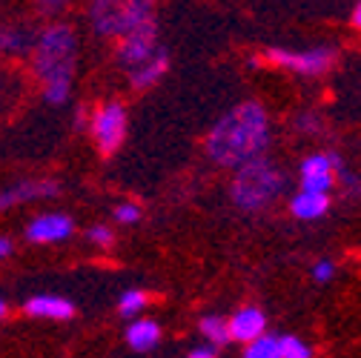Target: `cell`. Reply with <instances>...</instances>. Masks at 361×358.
I'll return each mask as SVG.
<instances>
[{"instance_id": "obj_1", "label": "cell", "mask_w": 361, "mask_h": 358, "mask_svg": "<svg viewBox=\"0 0 361 358\" xmlns=\"http://www.w3.org/2000/svg\"><path fill=\"white\" fill-rule=\"evenodd\" d=\"M269 147L267 112L258 104H241L224 115L207 138V152L215 163L244 169L255 161H264Z\"/></svg>"}, {"instance_id": "obj_2", "label": "cell", "mask_w": 361, "mask_h": 358, "mask_svg": "<svg viewBox=\"0 0 361 358\" xmlns=\"http://www.w3.org/2000/svg\"><path fill=\"white\" fill-rule=\"evenodd\" d=\"M281 187H284L281 172L273 169L267 161H255V163L238 169L235 181H233V198L241 209L255 212L273 201L281 192Z\"/></svg>"}, {"instance_id": "obj_3", "label": "cell", "mask_w": 361, "mask_h": 358, "mask_svg": "<svg viewBox=\"0 0 361 358\" xmlns=\"http://www.w3.org/2000/svg\"><path fill=\"white\" fill-rule=\"evenodd\" d=\"M72 58H75V40L66 26H52L40 35L35 61H37V75L43 78V83L69 80Z\"/></svg>"}, {"instance_id": "obj_4", "label": "cell", "mask_w": 361, "mask_h": 358, "mask_svg": "<svg viewBox=\"0 0 361 358\" xmlns=\"http://www.w3.org/2000/svg\"><path fill=\"white\" fill-rule=\"evenodd\" d=\"M92 18H95L98 35H121V37H129L135 29H141L144 23L152 20V6L144 4V0H138V4H126V6L98 4V6H92Z\"/></svg>"}, {"instance_id": "obj_5", "label": "cell", "mask_w": 361, "mask_h": 358, "mask_svg": "<svg viewBox=\"0 0 361 358\" xmlns=\"http://www.w3.org/2000/svg\"><path fill=\"white\" fill-rule=\"evenodd\" d=\"M152 58H155V20L144 23L129 37H123V47H121V63H126L132 72L147 66Z\"/></svg>"}, {"instance_id": "obj_6", "label": "cell", "mask_w": 361, "mask_h": 358, "mask_svg": "<svg viewBox=\"0 0 361 358\" xmlns=\"http://www.w3.org/2000/svg\"><path fill=\"white\" fill-rule=\"evenodd\" d=\"M123 132H126V115H123V106L121 104H109L98 112L95 118V138H98V147L104 155H112L121 141H123Z\"/></svg>"}, {"instance_id": "obj_7", "label": "cell", "mask_w": 361, "mask_h": 358, "mask_svg": "<svg viewBox=\"0 0 361 358\" xmlns=\"http://www.w3.org/2000/svg\"><path fill=\"white\" fill-rule=\"evenodd\" d=\"M267 58L273 61V63H279V66H287L293 72H301V75H319V72H324L333 63V52L330 49H312V52L269 49Z\"/></svg>"}, {"instance_id": "obj_8", "label": "cell", "mask_w": 361, "mask_h": 358, "mask_svg": "<svg viewBox=\"0 0 361 358\" xmlns=\"http://www.w3.org/2000/svg\"><path fill=\"white\" fill-rule=\"evenodd\" d=\"M72 235V221L66 215H40L29 223L26 238L35 244H49V241H63Z\"/></svg>"}, {"instance_id": "obj_9", "label": "cell", "mask_w": 361, "mask_h": 358, "mask_svg": "<svg viewBox=\"0 0 361 358\" xmlns=\"http://www.w3.org/2000/svg\"><path fill=\"white\" fill-rule=\"evenodd\" d=\"M264 312L255 309V307H244L238 309L235 316L230 319V333L235 341H244V344H252L258 338H264Z\"/></svg>"}, {"instance_id": "obj_10", "label": "cell", "mask_w": 361, "mask_h": 358, "mask_svg": "<svg viewBox=\"0 0 361 358\" xmlns=\"http://www.w3.org/2000/svg\"><path fill=\"white\" fill-rule=\"evenodd\" d=\"M26 312L29 316H37V319H72L75 307L58 295H37L26 304Z\"/></svg>"}, {"instance_id": "obj_11", "label": "cell", "mask_w": 361, "mask_h": 358, "mask_svg": "<svg viewBox=\"0 0 361 358\" xmlns=\"http://www.w3.org/2000/svg\"><path fill=\"white\" fill-rule=\"evenodd\" d=\"M158 338H161V330H158L155 321H132L129 330H126L129 347H132V350H141V352L152 350V347L158 344Z\"/></svg>"}, {"instance_id": "obj_12", "label": "cell", "mask_w": 361, "mask_h": 358, "mask_svg": "<svg viewBox=\"0 0 361 358\" xmlns=\"http://www.w3.org/2000/svg\"><path fill=\"white\" fill-rule=\"evenodd\" d=\"M327 206H330V198H327V195H310V192H301V195H295V198L290 201L293 215H295V218H304V221H307V218L324 215Z\"/></svg>"}, {"instance_id": "obj_13", "label": "cell", "mask_w": 361, "mask_h": 358, "mask_svg": "<svg viewBox=\"0 0 361 358\" xmlns=\"http://www.w3.org/2000/svg\"><path fill=\"white\" fill-rule=\"evenodd\" d=\"M40 195H58V184L47 181V184H18L15 190H9L4 195V209H9L15 201H32V198H40Z\"/></svg>"}, {"instance_id": "obj_14", "label": "cell", "mask_w": 361, "mask_h": 358, "mask_svg": "<svg viewBox=\"0 0 361 358\" xmlns=\"http://www.w3.org/2000/svg\"><path fill=\"white\" fill-rule=\"evenodd\" d=\"M164 72H166V55L158 52L147 66H141L138 72H132V83L138 86V89H147V86H152Z\"/></svg>"}, {"instance_id": "obj_15", "label": "cell", "mask_w": 361, "mask_h": 358, "mask_svg": "<svg viewBox=\"0 0 361 358\" xmlns=\"http://www.w3.org/2000/svg\"><path fill=\"white\" fill-rule=\"evenodd\" d=\"M244 358H284V352H281V338H276V335H264V338L247 344Z\"/></svg>"}, {"instance_id": "obj_16", "label": "cell", "mask_w": 361, "mask_h": 358, "mask_svg": "<svg viewBox=\"0 0 361 358\" xmlns=\"http://www.w3.org/2000/svg\"><path fill=\"white\" fill-rule=\"evenodd\" d=\"M201 333L215 344V347H221V344H227L230 338H233V333H230V324L224 321V319H218V316H207V319H201Z\"/></svg>"}, {"instance_id": "obj_17", "label": "cell", "mask_w": 361, "mask_h": 358, "mask_svg": "<svg viewBox=\"0 0 361 358\" xmlns=\"http://www.w3.org/2000/svg\"><path fill=\"white\" fill-rule=\"evenodd\" d=\"M333 172V161L330 155H310L301 163V178H312V175H330Z\"/></svg>"}, {"instance_id": "obj_18", "label": "cell", "mask_w": 361, "mask_h": 358, "mask_svg": "<svg viewBox=\"0 0 361 358\" xmlns=\"http://www.w3.org/2000/svg\"><path fill=\"white\" fill-rule=\"evenodd\" d=\"M330 187H333V172H330V175L301 178V192H310V195H327Z\"/></svg>"}, {"instance_id": "obj_19", "label": "cell", "mask_w": 361, "mask_h": 358, "mask_svg": "<svg viewBox=\"0 0 361 358\" xmlns=\"http://www.w3.org/2000/svg\"><path fill=\"white\" fill-rule=\"evenodd\" d=\"M144 304H147L144 292H138V290L123 292V298H121V316H135V312L144 309Z\"/></svg>"}, {"instance_id": "obj_20", "label": "cell", "mask_w": 361, "mask_h": 358, "mask_svg": "<svg viewBox=\"0 0 361 358\" xmlns=\"http://www.w3.org/2000/svg\"><path fill=\"white\" fill-rule=\"evenodd\" d=\"M281 352H284V358H310L312 355L310 347L293 335H281Z\"/></svg>"}, {"instance_id": "obj_21", "label": "cell", "mask_w": 361, "mask_h": 358, "mask_svg": "<svg viewBox=\"0 0 361 358\" xmlns=\"http://www.w3.org/2000/svg\"><path fill=\"white\" fill-rule=\"evenodd\" d=\"M43 95H47L49 104H63L66 95H69V80H55V83H47L43 89Z\"/></svg>"}, {"instance_id": "obj_22", "label": "cell", "mask_w": 361, "mask_h": 358, "mask_svg": "<svg viewBox=\"0 0 361 358\" xmlns=\"http://www.w3.org/2000/svg\"><path fill=\"white\" fill-rule=\"evenodd\" d=\"M115 218L123 221V223H135V221L141 218V209H138V206H132V204H123V206L115 209Z\"/></svg>"}, {"instance_id": "obj_23", "label": "cell", "mask_w": 361, "mask_h": 358, "mask_svg": "<svg viewBox=\"0 0 361 358\" xmlns=\"http://www.w3.org/2000/svg\"><path fill=\"white\" fill-rule=\"evenodd\" d=\"M86 235H89V241H95L98 247H109V244H112V233H109L106 227H92Z\"/></svg>"}, {"instance_id": "obj_24", "label": "cell", "mask_w": 361, "mask_h": 358, "mask_svg": "<svg viewBox=\"0 0 361 358\" xmlns=\"http://www.w3.org/2000/svg\"><path fill=\"white\" fill-rule=\"evenodd\" d=\"M312 276H315V281H327L333 276V264L330 261H319L312 266Z\"/></svg>"}, {"instance_id": "obj_25", "label": "cell", "mask_w": 361, "mask_h": 358, "mask_svg": "<svg viewBox=\"0 0 361 358\" xmlns=\"http://www.w3.org/2000/svg\"><path fill=\"white\" fill-rule=\"evenodd\" d=\"M4 47H6V49H15V47H18V49H23V35L6 32V35H4Z\"/></svg>"}, {"instance_id": "obj_26", "label": "cell", "mask_w": 361, "mask_h": 358, "mask_svg": "<svg viewBox=\"0 0 361 358\" xmlns=\"http://www.w3.org/2000/svg\"><path fill=\"white\" fill-rule=\"evenodd\" d=\"M187 358H215V350H212V347H198V350H192Z\"/></svg>"}, {"instance_id": "obj_27", "label": "cell", "mask_w": 361, "mask_h": 358, "mask_svg": "<svg viewBox=\"0 0 361 358\" xmlns=\"http://www.w3.org/2000/svg\"><path fill=\"white\" fill-rule=\"evenodd\" d=\"M9 252H12V241H9V238H4V241H0V255L6 258Z\"/></svg>"}, {"instance_id": "obj_28", "label": "cell", "mask_w": 361, "mask_h": 358, "mask_svg": "<svg viewBox=\"0 0 361 358\" xmlns=\"http://www.w3.org/2000/svg\"><path fill=\"white\" fill-rule=\"evenodd\" d=\"M353 23H355V26H361V4H358V6H355V12H353Z\"/></svg>"}]
</instances>
